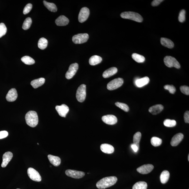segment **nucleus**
Returning a JSON list of instances; mask_svg holds the SVG:
<instances>
[{
  "mask_svg": "<svg viewBox=\"0 0 189 189\" xmlns=\"http://www.w3.org/2000/svg\"><path fill=\"white\" fill-rule=\"evenodd\" d=\"M7 31V28L4 23H0V38L5 35Z\"/></svg>",
  "mask_w": 189,
  "mask_h": 189,
  "instance_id": "obj_38",
  "label": "nucleus"
},
{
  "mask_svg": "<svg viewBox=\"0 0 189 189\" xmlns=\"http://www.w3.org/2000/svg\"><path fill=\"white\" fill-rule=\"evenodd\" d=\"M186 11L184 10H182L180 11L179 14V21L181 23H183L185 21Z\"/></svg>",
  "mask_w": 189,
  "mask_h": 189,
  "instance_id": "obj_40",
  "label": "nucleus"
},
{
  "mask_svg": "<svg viewBox=\"0 0 189 189\" xmlns=\"http://www.w3.org/2000/svg\"><path fill=\"white\" fill-rule=\"evenodd\" d=\"M55 109L59 115L62 117H65L69 111V107L64 104L60 106H56Z\"/></svg>",
  "mask_w": 189,
  "mask_h": 189,
  "instance_id": "obj_13",
  "label": "nucleus"
},
{
  "mask_svg": "<svg viewBox=\"0 0 189 189\" xmlns=\"http://www.w3.org/2000/svg\"><path fill=\"white\" fill-rule=\"evenodd\" d=\"M184 136L182 133H178L176 134L172 137L171 144L173 147H176L180 143L184 138Z\"/></svg>",
  "mask_w": 189,
  "mask_h": 189,
  "instance_id": "obj_16",
  "label": "nucleus"
},
{
  "mask_svg": "<svg viewBox=\"0 0 189 189\" xmlns=\"http://www.w3.org/2000/svg\"><path fill=\"white\" fill-rule=\"evenodd\" d=\"M48 159L51 164L55 166H58L60 164L61 159L58 157L49 155H48Z\"/></svg>",
  "mask_w": 189,
  "mask_h": 189,
  "instance_id": "obj_23",
  "label": "nucleus"
},
{
  "mask_svg": "<svg viewBox=\"0 0 189 189\" xmlns=\"http://www.w3.org/2000/svg\"><path fill=\"white\" fill-rule=\"evenodd\" d=\"M37 144H38V145H39V143H37Z\"/></svg>",
  "mask_w": 189,
  "mask_h": 189,
  "instance_id": "obj_48",
  "label": "nucleus"
},
{
  "mask_svg": "<svg viewBox=\"0 0 189 189\" xmlns=\"http://www.w3.org/2000/svg\"><path fill=\"white\" fill-rule=\"evenodd\" d=\"M141 137V133L140 132H136L134 136V144L136 145L139 149L140 148V142Z\"/></svg>",
  "mask_w": 189,
  "mask_h": 189,
  "instance_id": "obj_33",
  "label": "nucleus"
},
{
  "mask_svg": "<svg viewBox=\"0 0 189 189\" xmlns=\"http://www.w3.org/2000/svg\"><path fill=\"white\" fill-rule=\"evenodd\" d=\"M65 173L68 176L75 179L82 178L85 175V173L83 172L72 170H66Z\"/></svg>",
  "mask_w": 189,
  "mask_h": 189,
  "instance_id": "obj_11",
  "label": "nucleus"
},
{
  "mask_svg": "<svg viewBox=\"0 0 189 189\" xmlns=\"http://www.w3.org/2000/svg\"><path fill=\"white\" fill-rule=\"evenodd\" d=\"M44 5L49 11L52 12H56L57 11V8L55 4L53 3L47 2L46 1H43Z\"/></svg>",
  "mask_w": 189,
  "mask_h": 189,
  "instance_id": "obj_28",
  "label": "nucleus"
},
{
  "mask_svg": "<svg viewBox=\"0 0 189 189\" xmlns=\"http://www.w3.org/2000/svg\"><path fill=\"white\" fill-rule=\"evenodd\" d=\"M180 90L182 93L187 95H189V87L188 86H181Z\"/></svg>",
  "mask_w": 189,
  "mask_h": 189,
  "instance_id": "obj_42",
  "label": "nucleus"
},
{
  "mask_svg": "<svg viewBox=\"0 0 189 189\" xmlns=\"http://www.w3.org/2000/svg\"><path fill=\"white\" fill-rule=\"evenodd\" d=\"M163 106L161 104H157L151 107L149 109V112L153 115H157L163 110Z\"/></svg>",
  "mask_w": 189,
  "mask_h": 189,
  "instance_id": "obj_19",
  "label": "nucleus"
},
{
  "mask_svg": "<svg viewBox=\"0 0 189 189\" xmlns=\"http://www.w3.org/2000/svg\"><path fill=\"white\" fill-rule=\"evenodd\" d=\"M18 97L17 91L16 89L12 88L8 92L6 96V99L8 102H12L16 100Z\"/></svg>",
  "mask_w": 189,
  "mask_h": 189,
  "instance_id": "obj_15",
  "label": "nucleus"
},
{
  "mask_svg": "<svg viewBox=\"0 0 189 189\" xmlns=\"http://www.w3.org/2000/svg\"><path fill=\"white\" fill-rule=\"evenodd\" d=\"M90 14V11L88 8L84 7L82 8L79 12L78 19L79 22L84 23L87 20Z\"/></svg>",
  "mask_w": 189,
  "mask_h": 189,
  "instance_id": "obj_10",
  "label": "nucleus"
},
{
  "mask_svg": "<svg viewBox=\"0 0 189 189\" xmlns=\"http://www.w3.org/2000/svg\"><path fill=\"white\" fill-rule=\"evenodd\" d=\"M121 16L122 18L125 19H128L141 23L143 21V18L142 16L138 13L133 12H122L121 14Z\"/></svg>",
  "mask_w": 189,
  "mask_h": 189,
  "instance_id": "obj_3",
  "label": "nucleus"
},
{
  "mask_svg": "<svg viewBox=\"0 0 189 189\" xmlns=\"http://www.w3.org/2000/svg\"><path fill=\"white\" fill-rule=\"evenodd\" d=\"M132 58L134 60L138 63H142L145 61V58L143 56L136 53H134L132 55Z\"/></svg>",
  "mask_w": 189,
  "mask_h": 189,
  "instance_id": "obj_31",
  "label": "nucleus"
},
{
  "mask_svg": "<svg viewBox=\"0 0 189 189\" xmlns=\"http://www.w3.org/2000/svg\"><path fill=\"white\" fill-rule=\"evenodd\" d=\"M27 174L29 178L34 181H41V177L39 172L34 169L30 167L28 169Z\"/></svg>",
  "mask_w": 189,
  "mask_h": 189,
  "instance_id": "obj_8",
  "label": "nucleus"
},
{
  "mask_svg": "<svg viewBox=\"0 0 189 189\" xmlns=\"http://www.w3.org/2000/svg\"><path fill=\"white\" fill-rule=\"evenodd\" d=\"M160 42L162 46L169 49H172L174 46L173 42L167 38H162L160 39Z\"/></svg>",
  "mask_w": 189,
  "mask_h": 189,
  "instance_id": "obj_25",
  "label": "nucleus"
},
{
  "mask_svg": "<svg viewBox=\"0 0 189 189\" xmlns=\"http://www.w3.org/2000/svg\"><path fill=\"white\" fill-rule=\"evenodd\" d=\"M117 181V178L115 176L105 177L98 181L97 187L99 189H105L115 185Z\"/></svg>",
  "mask_w": 189,
  "mask_h": 189,
  "instance_id": "obj_1",
  "label": "nucleus"
},
{
  "mask_svg": "<svg viewBox=\"0 0 189 189\" xmlns=\"http://www.w3.org/2000/svg\"><path fill=\"white\" fill-rule=\"evenodd\" d=\"M102 119L104 123L109 125H114L117 122V118L112 115L104 116L102 117Z\"/></svg>",
  "mask_w": 189,
  "mask_h": 189,
  "instance_id": "obj_12",
  "label": "nucleus"
},
{
  "mask_svg": "<svg viewBox=\"0 0 189 189\" xmlns=\"http://www.w3.org/2000/svg\"><path fill=\"white\" fill-rule=\"evenodd\" d=\"M115 105L119 108L122 109L125 112H128L129 110V108L128 105L123 103L116 102L115 103Z\"/></svg>",
  "mask_w": 189,
  "mask_h": 189,
  "instance_id": "obj_37",
  "label": "nucleus"
},
{
  "mask_svg": "<svg viewBox=\"0 0 189 189\" xmlns=\"http://www.w3.org/2000/svg\"><path fill=\"white\" fill-rule=\"evenodd\" d=\"M118 69L116 68L113 67L110 68L104 71L102 76L104 78H107L114 75L117 72Z\"/></svg>",
  "mask_w": 189,
  "mask_h": 189,
  "instance_id": "obj_22",
  "label": "nucleus"
},
{
  "mask_svg": "<svg viewBox=\"0 0 189 189\" xmlns=\"http://www.w3.org/2000/svg\"><path fill=\"white\" fill-rule=\"evenodd\" d=\"M150 81V79L148 77H146L140 79H137L136 80L135 84L138 87H142L147 85Z\"/></svg>",
  "mask_w": 189,
  "mask_h": 189,
  "instance_id": "obj_21",
  "label": "nucleus"
},
{
  "mask_svg": "<svg viewBox=\"0 0 189 189\" xmlns=\"http://www.w3.org/2000/svg\"><path fill=\"white\" fill-rule=\"evenodd\" d=\"M154 168L153 166L151 164L144 165L138 167L137 169V171L140 174H147L151 172Z\"/></svg>",
  "mask_w": 189,
  "mask_h": 189,
  "instance_id": "obj_14",
  "label": "nucleus"
},
{
  "mask_svg": "<svg viewBox=\"0 0 189 189\" xmlns=\"http://www.w3.org/2000/svg\"><path fill=\"white\" fill-rule=\"evenodd\" d=\"M123 79L121 78H118L111 81L107 84L108 89L110 90H115L121 86L123 84Z\"/></svg>",
  "mask_w": 189,
  "mask_h": 189,
  "instance_id": "obj_6",
  "label": "nucleus"
},
{
  "mask_svg": "<svg viewBox=\"0 0 189 189\" xmlns=\"http://www.w3.org/2000/svg\"><path fill=\"white\" fill-rule=\"evenodd\" d=\"M79 68V64L77 63H74L69 66L68 70L66 74V77L67 79L72 78L77 72Z\"/></svg>",
  "mask_w": 189,
  "mask_h": 189,
  "instance_id": "obj_9",
  "label": "nucleus"
},
{
  "mask_svg": "<svg viewBox=\"0 0 189 189\" xmlns=\"http://www.w3.org/2000/svg\"><path fill=\"white\" fill-rule=\"evenodd\" d=\"M32 8V5L30 3L26 5L23 10V14H26L29 13Z\"/></svg>",
  "mask_w": 189,
  "mask_h": 189,
  "instance_id": "obj_41",
  "label": "nucleus"
},
{
  "mask_svg": "<svg viewBox=\"0 0 189 189\" xmlns=\"http://www.w3.org/2000/svg\"><path fill=\"white\" fill-rule=\"evenodd\" d=\"M102 59L100 56L94 55L91 57L89 60V63L90 65L95 66L102 62Z\"/></svg>",
  "mask_w": 189,
  "mask_h": 189,
  "instance_id": "obj_26",
  "label": "nucleus"
},
{
  "mask_svg": "<svg viewBox=\"0 0 189 189\" xmlns=\"http://www.w3.org/2000/svg\"><path fill=\"white\" fill-rule=\"evenodd\" d=\"M32 23V20L31 18L28 17L26 18L24 21L23 25L22 28L24 30H27L31 27Z\"/></svg>",
  "mask_w": 189,
  "mask_h": 189,
  "instance_id": "obj_35",
  "label": "nucleus"
},
{
  "mask_svg": "<svg viewBox=\"0 0 189 189\" xmlns=\"http://www.w3.org/2000/svg\"><path fill=\"white\" fill-rule=\"evenodd\" d=\"M164 62L167 67L169 68L175 67L179 69L180 65L178 61L175 58L171 56H166L164 59Z\"/></svg>",
  "mask_w": 189,
  "mask_h": 189,
  "instance_id": "obj_4",
  "label": "nucleus"
},
{
  "mask_svg": "<svg viewBox=\"0 0 189 189\" xmlns=\"http://www.w3.org/2000/svg\"><path fill=\"white\" fill-rule=\"evenodd\" d=\"M164 124L166 127H173L176 125L177 122L175 120L166 119L164 121Z\"/></svg>",
  "mask_w": 189,
  "mask_h": 189,
  "instance_id": "obj_36",
  "label": "nucleus"
},
{
  "mask_svg": "<svg viewBox=\"0 0 189 189\" xmlns=\"http://www.w3.org/2000/svg\"><path fill=\"white\" fill-rule=\"evenodd\" d=\"M8 136V132L7 131H0V139L5 138Z\"/></svg>",
  "mask_w": 189,
  "mask_h": 189,
  "instance_id": "obj_43",
  "label": "nucleus"
},
{
  "mask_svg": "<svg viewBox=\"0 0 189 189\" xmlns=\"http://www.w3.org/2000/svg\"><path fill=\"white\" fill-rule=\"evenodd\" d=\"M55 23L57 26H66L68 24L69 20L65 16H60L56 19Z\"/></svg>",
  "mask_w": 189,
  "mask_h": 189,
  "instance_id": "obj_18",
  "label": "nucleus"
},
{
  "mask_svg": "<svg viewBox=\"0 0 189 189\" xmlns=\"http://www.w3.org/2000/svg\"><path fill=\"white\" fill-rule=\"evenodd\" d=\"M86 96V86L85 84H82L78 88L76 93V98L77 100L80 102L84 101Z\"/></svg>",
  "mask_w": 189,
  "mask_h": 189,
  "instance_id": "obj_5",
  "label": "nucleus"
},
{
  "mask_svg": "<svg viewBox=\"0 0 189 189\" xmlns=\"http://www.w3.org/2000/svg\"><path fill=\"white\" fill-rule=\"evenodd\" d=\"M188 161H189V155H188Z\"/></svg>",
  "mask_w": 189,
  "mask_h": 189,
  "instance_id": "obj_47",
  "label": "nucleus"
},
{
  "mask_svg": "<svg viewBox=\"0 0 189 189\" xmlns=\"http://www.w3.org/2000/svg\"><path fill=\"white\" fill-rule=\"evenodd\" d=\"M48 41L44 38H41L38 42V46L40 49L44 50L47 47Z\"/></svg>",
  "mask_w": 189,
  "mask_h": 189,
  "instance_id": "obj_30",
  "label": "nucleus"
},
{
  "mask_svg": "<svg viewBox=\"0 0 189 189\" xmlns=\"http://www.w3.org/2000/svg\"><path fill=\"white\" fill-rule=\"evenodd\" d=\"M21 60L25 64L27 65H32L35 62L34 60L29 56H25L21 58Z\"/></svg>",
  "mask_w": 189,
  "mask_h": 189,
  "instance_id": "obj_32",
  "label": "nucleus"
},
{
  "mask_svg": "<svg viewBox=\"0 0 189 189\" xmlns=\"http://www.w3.org/2000/svg\"><path fill=\"white\" fill-rule=\"evenodd\" d=\"M131 148L133 149V150L135 152H137L138 150V147H137L136 145L134 144H132L131 145Z\"/></svg>",
  "mask_w": 189,
  "mask_h": 189,
  "instance_id": "obj_46",
  "label": "nucleus"
},
{
  "mask_svg": "<svg viewBox=\"0 0 189 189\" xmlns=\"http://www.w3.org/2000/svg\"><path fill=\"white\" fill-rule=\"evenodd\" d=\"M147 185L144 181H139L136 182L133 186L132 189H147Z\"/></svg>",
  "mask_w": 189,
  "mask_h": 189,
  "instance_id": "obj_29",
  "label": "nucleus"
},
{
  "mask_svg": "<svg viewBox=\"0 0 189 189\" xmlns=\"http://www.w3.org/2000/svg\"><path fill=\"white\" fill-rule=\"evenodd\" d=\"M151 144L154 147L160 146L162 144V140L159 138L154 137H152L151 140Z\"/></svg>",
  "mask_w": 189,
  "mask_h": 189,
  "instance_id": "obj_34",
  "label": "nucleus"
},
{
  "mask_svg": "<svg viewBox=\"0 0 189 189\" xmlns=\"http://www.w3.org/2000/svg\"><path fill=\"white\" fill-rule=\"evenodd\" d=\"M165 89L168 90L169 92L171 94H174L176 91V88L173 85H166L164 86Z\"/></svg>",
  "mask_w": 189,
  "mask_h": 189,
  "instance_id": "obj_39",
  "label": "nucleus"
},
{
  "mask_svg": "<svg viewBox=\"0 0 189 189\" xmlns=\"http://www.w3.org/2000/svg\"><path fill=\"white\" fill-rule=\"evenodd\" d=\"M170 176V174L168 171H164L160 175V180L161 182L163 184L166 183L168 181Z\"/></svg>",
  "mask_w": 189,
  "mask_h": 189,
  "instance_id": "obj_27",
  "label": "nucleus"
},
{
  "mask_svg": "<svg viewBox=\"0 0 189 189\" xmlns=\"http://www.w3.org/2000/svg\"><path fill=\"white\" fill-rule=\"evenodd\" d=\"M26 122L27 125L32 127H36L38 123V117L36 112L30 111L25 115Z\"/></svg>",
  "mask_w": 189,
  "mask_h": 189,
  "instance_id": "obj_2",
  "label": "nucleus"
},
{
  "mask_svg": "<svg viewBox=\"0 0 189 189\" xmlns=\"http://www.w3.org/2000/svg\"><path fill=\"white\" fill-rule=\"evenodd\" d=\"M89 36L87 34H80L75 35L72 38V41L75 44H82L88 41Z\"/></svg>",
  "mask_w": 189,
  "mask_h": 189,
  "instance_id": "obj_7",
  "label": "nucleus"
},
{
  "mask_svg": "<svg viewBox=\"0 0 189 189\" xmlns=\"http://www.w3.org/2000/svg\"><path fill=\"white\" fill-rule=\"evenodd\" d=\"M164 1L163 0H154L151 3V5L152 6H158L161 3Z\"/></svg>",
  "mask_w": 189,
  "mask_h": 189,
  "instance_id": "obj_45",
  "label": "nucleus"
},
{
  "mask_svg": "<svg viewBox=\"0 0 189 189\" xmlns=\"http://www.w3.org/2000/svg\"><path fill=\"white\" fill-rule=\"evenodd\" d=\"M101 150L104 153L112 154L114 151V148L112 145L107 144H103L101 145Z\"/></svg>",
  "mask_w": 189,
  "mask_h": 189,
  "instance_id": "obj_20",
  "label": "nucleus"
},
{
  "mask_svg": "<svg viewBox=\"0 0 189 189\" xmlns=\"http://www.w3.org/2000/svg\"><path fill=\"white\" fill-rule=\"evenodd\" d=\"M184 119L185 122L186 123H189V112L188 111H186L184 115Z\"/></svg>",
  "mask_w": 189,
  "mask_h": 189,
  "instance_id": "obj_44",
  "label": "nucleus"
},
{
  "mask_svg": "<svg viewBox=\"0 0 189 189\" xmlns=\"http://www.w3.org/2000/svg\"><path fill=\"white\" fill-rule=\"evenodd\" d=\"M19 189V188H17V189Z\"/></svg>",
  "mask_w": 189,
  "mask_h": 189,
  "instance_id": "obj_49",
  "label": "nucleus"
},
{
  "mask_svg": "<svg viewBox=\"0 0 189 189\" xmlns=\"http://www.w3.org/2000/svg\"><path fill=\"white\" fill-rule=\"evenodd\" d=\"M13 157V154L10 152H7L3 155V162L1 166L3 168L7 166Z\"/></svg>",
  "mask_w": 189,
  "mask_h": 189,
  "instance_id": "obj_17",
  "label": "nucleus"
},
{
  "mask_svg": "<svg viewBox=\"0 0 189 189\" xmlns=\"http://www.w3.org/2000/svg\"><path fill=\"white\" fill-rule=\"evenodd\" d=\"M45 81V79L44 78H40L32 81L31 84L33 88L36 89L44 84Z\"/></svg>",
  "mask_w": 189,
  "mask_h": 189,
  "instance_id": "obj_24",
  "label": "nucleus"
}]
</instances>
